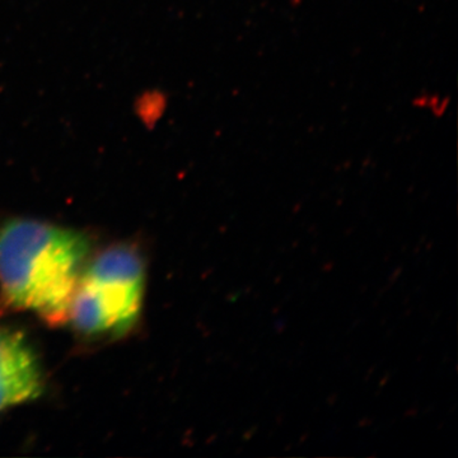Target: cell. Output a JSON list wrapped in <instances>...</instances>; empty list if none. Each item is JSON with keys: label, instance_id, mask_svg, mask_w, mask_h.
Instances as JSON below:
<instances>
[{"label": "cell", "instance_id": "obj_2", "mask_svg": "<svg viewBox=\"0 0 458 458\" xmlns=\"http://www.w3.org/2000/svg\"><path fill=\"white\" fill-rule=\"evenodd\" d=\"M146 265L129 245L108 247L84 267L69 307V321L87 336H123L143 306Z\"/></svg>", "mask_w": 458, "mask_h": 458}, {"label": "cell", "instance_id": "obj_3", "mask_svg": "<svg viewBox=\"0 0 458 458\" xmlns=\"http://www.w3.org/2000/svg\"><path fill=\"white\" fill-rule=\"evenodd\" d=\"M42 393L38 355L22 333L0 327V411Z\"/></svg>", "mask_w": 458, "mask_h": 458}, {"label": "cell", "instance_id": "obj_1", "mask_svg": "<svg viewBox=\"0 0 458 458\" xmlns=\"http://www.w3.org/2000/svg\"><path fill=\"white\" fill-rule=\"evenodd\" d=\"M90 252L77 229L35 219H12L0 227V297L51 325L68 321L69 307Z\"/></svg>", "mask_w": 458, "mask_h": 458}]
</instances>
